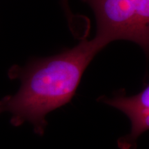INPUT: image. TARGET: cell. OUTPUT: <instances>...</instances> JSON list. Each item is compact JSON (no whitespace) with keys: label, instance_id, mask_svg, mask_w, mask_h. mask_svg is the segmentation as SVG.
Returning <instances> with one entry per match:
<instances>
[{"label":"cell","instance_id":"6da1fadb","mask_svg":"<svg viewBox=\"0 0 149 149\" xmlns=\"http://www.w3.org/2000/svg\"><path fill=\"white\" fill-rule=\"evenodd\" d=\"M105 46L94 37L58 55L12 66L9 77L19 79L21 86L15 94L0 100V114L10 113V122L16 127L31 123L35 133L42 136L46 115L71 101L85 70Z\"/></svg>","mask_w":149,"mask_h":149},{"label":"cell","instance_id":"7a4b0ae2","mask_svg":"<svg viewBox=\"0 0 149 149\" xmlns=\"http://www.w3.org/2000/svg\"><path fill=\"white\" fill-rule=\"evenodd\" d=\"M96 18L95 37L105 46L115 40L149 45V0H83Z\"/></svg>","mask_w":149,"mask_h":149},{"label":"cell","instance_id":"3957f363","mask_svg":"<svg viewBox=\"0 0 149 149\" xmlns=\"http://www.w3.org/2000/svg\"><path fill=\"white\" fill-rule=\"evenodd\" d=\"M97 101L120 110L130 119V133L117 139L120 149H136L137 141L149 128V86L135 95L127 97L123 89L109 98L101 96Z\"/></svg>","mask_w":149,"mask_h":149},{"label":"cell","instance_id":"277c9868","mask_svg":"<svg viewBox=\"0 0 149 149\" xmlns=\"http://www.w3.org/2000/svg\"><path fill=\"white\" fill-rule=\"evenodd\" d=\"M64 1H66V0H64Z\"/></svg>","mask_w":149,"mask_h":149}]
</instances>
